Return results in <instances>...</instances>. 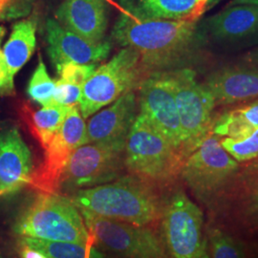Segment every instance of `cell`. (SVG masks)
<instances>
[{"label":"cell","mask_w":258,"mask_h":258,"mask_svg":"<svg viewBox=\"0 0 258 258\" xmlns=\"http://www.w3.org/2000/svg\"><path fill=\"white\" fill-rule=\"evenodd\" d=\"M205 37L197 19H148L135 7L122 10L112 30V39L136 50L148 75L181 68Z\"/></svg>","instance_id":"1"},{"label":"cell","mask_w":258,"mask_h":258,"mask_svg":"<svg viewBox=\"0 0 258 258\" xmlns=\"http://www.w3.org/2000/svg\"><path fill=\"white\" fill-rule=\"evenodd\" d=\"M70 198L80 210L141 227L160 221L166 203L158 185L129 173L107 184L76 190Z\"/></svg>","instance_id":"2"},{"label":"cell","mask_w":258,"mask_h":258,"mask_svg":"<svg viewBox=\"0 0 258 258\" xmlns=\"http://www.w3.org/2000/svg\"><path fill=\"white\" fill-rule=\"evenodd\" d=\"M13 229L20 237L94 244L79 208L58 192H38Z\"/></svg>","instance_id":"3"},{"label":"cell","mask_w":258,"mask_h":258,"mask_svg":"<svg viewBox=\"0 0 258 258\" xmlns=\"http://www.w3.org/2000/svg\"><path fill=\"white\" fill-rule=\"evenodd\" d=\"M184 158L141 113L132 124L124 148L129 174L166 186L180 176Z\"/></svg>","instance_id":"4"},{"label":"cell","mask_w":258,"mask_h":258,"mask_svg":"<svg viewBox=\"0 0 258 258\" xmlns=\"http://www.w3.org/2000/svg\"><path fill=\"white\" fill-rule=\"evenodd\" d=\"M210 222L243 239L258 237V158L243 163L208 209Z\"/></svg>","instance_id":"5"},{"label":"cell","mask_w":258,"mask_h":258,"mask_svg":"<svg viewBox=\"0 0 258 258\" xmlns=\"http://www.w3.org/2000/svg\"><path fill=\"white\" fill-rule=\"evenodd\" d=\"M171 84L182 131V153L184 159L212 133L215 102L203 83L196 81L190 68L166 71Z\"/></svg>","instance_id":"6"},{"label":"cell","mask_w":258,"mask_h":258,"mask_svg":"<svg viewBox=\"0 0 258 258\" xmlns=\"http://www.w3.org/2000/svg\"><path fill=\"white\" fill-rule=\"evenodd\" d=\"M240 165L222 147L220 137L211 133L185 159L180 176L208 209L230 184Z\"/></svg>","instance_id":"7"},{"label":"cell","mask_w":258,"mask_h":258,"mask_svg":"<svg viewBox=\"0 0 258 258\" xmlns=\"http://www.w3.org/2000/svg\"><path fill=\"white\" fill-rule=\"evenodd\" d=\"M148 74L138 52L123 47L107 63L96 69L83 84L80 101L83 119H87L120 96L137 89Z\"/></svg>","instance_id":"8"},{"label":"cell","mask_w":258,"mask_h":258,"mask_svg":"<svg viewBox=\"0 0 258 258\" xmlns=\"http://www.w3.org/2000/svg\"><path fill=\"white\" fill-rule=\"evenodd\" d=\"M80 210V209H79ZM94 245L120 258H167L162 237L150 227L99 216L80 210Z\"/></svg>","instance_id":"9"},{"label":"cell","mask_w":258,"mask_h":258,"mask_svg":"<svg viewBox=\"0 0 258 258\" xmlns=\"http://www.w3.org/2000/svg\"><path fill=\"white\" fill-rule=\"evenodd\" d=\"M125 144L89 143L77 148L61 176L59 188L76 191L113 182L123 175Z\"/></svg>","instance_id":"10"},{"label":"cell","mask_w":258,"mask_h":258,"mask_svg":"<svg viewBox=\"0 0 258 258\" xmlns=\"http://www.w3.org/2000/svg\"><path fill=\"white\" fill-rule=\"evenodd\" d=\"M162 240L170 258H194L205 236L204 213L184 190L178 189L165 203Z\"/></svg>","instance_id":"11"},{"label":"cell","mask_w":258,"mask_h":258,"mask_svg":"<svg viewBox=\"0 0 258 258\" xmlns=\"http://www.w3.org/2000/svg\"><path fill=\"white\" fill-rule=\"evenodd\" d=\"M87 144L86 124L76 105L69 106L64 121L45 149L42 164L33 173L32 185L39 192H57L65 166L77 148Z\"/></svg>","instance_id":"12"},{"label":"cell","mask_w":258,"mask_h":258,"mask_svg":"<svg viewBox=\"0 0 258 258\" xmlns=\"http://www.w3.org/2000/svg\"><path fill=\"white\" fill-rule=\"evenodd\" d=\"M138 89L139 113L144 115L183 155L179 115L166 71L148 75L140 83Z\"/></svg>","instance_id":"13"},{"label":"cell","mask_w":258,"mask_h":258,"mask_svg":"<svg viewBox=\"0 0 258 258\" xmlns=\"http://www.w3.org/2000/svg\"><path fill=\"white\" fill-rule=\"evenodd\" d=\"M46 40L48 54L56 73L67 63H98L109 55L112 47L109 41L92 43L51 19L46 22Z\"/></svg>","instance_id":"14"},{"label":"cell","mask_w":258,"mask_h":258,"mask_svg":"<svg viewBox=\"0 0 258 258\" xmlns=\"http://www.w3.org/2000/svg\"><path fill=\"white\" fill-rule=\"evenodd\" d=\"M138 97L135 90L120 96L104 110L96 113L86 124V142L125 144L136 120Z\"/></svg>","instance_id":"15"},{"label":"cell","mask_w":258,"mask_h":258,"mask_svg":"<svg viewBox=\"0 0 258 258\" xmlns=\"http://www.w3.org/2000/svg\"><path fill=\"white\" fill-rule=\"evenodd\" d=\"M34 173L30 149L16 127L0 131V196L30 184Z\"/></svg>","instance_id":"16"},{"label":"cell","mask_w":258,"mask_h":258,"mask_svg":"<svg viewBox=\"0 0 258 258\" xmlns=\"http://www.w3.org/2000/svg\"><path fill=\"white\" fill-rule=\"evenodd\" d=\"M66 30L92 42L101 43L108 25L106 0H64L55 12Z\"/></svg>","instance_id":"17"},{"label":"cell","mask_w":258,"mask_h":258,"mask_svg":"<svg viewBox=\"0 0 258 258\" xmlns=\"http://www.w3.org/2000/svg\"><path fill=\"white\" fill-rule=\"evenodd\" d=\"M204 86L215 105H231L258 99V66H226L210 75Z\"/></svg>","instance_id":"18"},{"label":"cell","mask_w":258,"mask_h":258,"mask_svg":"<svg viewBox=\"0 0 258 258\" xmlns=\"http://www.w3.org/2000/svg\"><path fill=\"white\" fill-rule=\"evenodd\" d=\"M205 35L219 43L245 42L258 35L257 5H233L205 21Z\"/></svg>","instance_id":"19"},{"label":"cell","mask_w":258,"mask_h":258,"mask_svg":"<svg viewBox=\"0 0 258 258\" xmlns=\"http://www.w3.org/2000/svg\"><path fill=\"white\" fill-rule=\"evenodd\" d=\"M220 0H137L134 5L141 15L148 19L164 20L198 19L206 10Z\"/></svg>","instance_id":"20"},{"label":"cell","mask_w":258,"mask_h":258,"mask_svg":"<svg viewBox=\"0 0 258 258\" xmlns=\"http://www.w3.org/2000/svg\"><path fill=\"white\" fill-rule=\"evenodd\" d=\"M36 30L37 25L33 19L20 20L13 27L9 39L2 50L12 81L35 51L37 44Z\"/></svg>","instance_id":"21"},{"label":"cell","mask_w":258,"mask_h":258,"mask_svg":"<svg viewBox=\"0 0 258 258\" xmlns=\"http://www.w3.org/2000/svg\"><path fill=\"white\" fill-rule=\"evenodd\" d=\"M258 127V99L237 104L214 117L212 133L222 138H240Z\"/></svg>","instance_id":"22"},{"label":"cell","mask_w":258,"mask_h":258,"mask_svg":"<svg viewBox=\"0 0 258 258\" xmlns=\"http://www.w3.org/2000/svg\"><path fill=\"white\" fill-rule=\"evenodd\" d=\"M204 232L211 258H249V244L239 236L210 221Z\"/></svg>","instance_id":"23"},{"label":"cell","mask_w":258,"mask_h":258,"mask_svg":"<svg viewBox=\"0 0 258 258\" xmlns=\"http://www.w3.org/2000/svg\"><path fill=\"white\" fill-rule=\"evenodd\" d=\"M19 242L40 250L47 258H103L94 244L20 237Z\"/></svg>","instance_id":"24"},{"label":"cell","mask_w":258,"mask_h":258,"mask_svg":"<svg viewBox=\"0 0 258 258\" xmlns=\"http://www.w3.org/2000/svg\"><path fill=\"white\" fill-rule=\"evenodd\" d=\"M68 108L67 106L54 104L43 106L36 112H31L28 116V124L42 148H46L55 133L61 127Z\"/></svg>","instance_id":"25"},{"label":"cell","mask_w":258,"mask_h":258,"mask_svg":"<svg viewBox=\"0 0 258 258\" xmlns=\"http://www.w3.org/2000/svg\"><path fill=\"white\" fill-rule=\"evenodd\" d=\"M55 83L48 74L46 65L39 55L37 68L28 84L27 92L30 98L43 106L54 105Z\"/></svg>","instance_id":"26"},{"label":"cell","mask_w":258,"mask_h":258,"mask_svg":"<svg viewBox=\"0 0 258 258\" xmlns=\"http://www.w3.org/2000/svg\"><path fill=\"white\" fill-rule=\"evenodd\" d=\"M223 148L238 163L243 164L258 158V127L240 138H222Z\"/></svg>","instance_id":"27"},{"label":"cell","mask_w":258,"mask_h":258,"mask_svg":"<svg viewBox=\"0 0 258 258\" xmlns=\"http://www.w3.org/2000/svg\"><path fill=\"white\" fill-rule=\"evenodd\" d=\"M97 68V63H67L59 70L57 74L60 77V81L83 87V84L94 74Z\"/></svg>","instance_id":"28"},{"label":"cell","mask_w":258,"mask_h":258,"mask_svg":"<svg viewBox=\"0 0 258 258\" xmlns=\"http://www.w3.org/2000/svg\"><path fill=\"white\" fill-rule=\"evenodd\" d=\"M83 87L58 80L55 83L54 104L61 106H73L81 101Z\"/></svg>","instance_id":"29"},{"label":"cell","mask_w":258,"mask_h":258,"mask_svg":"<svg viewBox=\"0 0 258 258\" xmlns=\"http://www.w3.org/2000/svg\"><path fill=\"white\" fill-rule=\"evenodd\" d=\"M36 0H0V20L19 19L29 15Z\"/></svg>","instance_id":"30"},{"label":"cell","mask_w":258,"mask_h":258,"mask_svg":"<svg viewBox=\"0 0 258 258\" xmlns=\"http://www.w3.org/2000/svg\"><path fill=\"white\" fill-rule=\"evenodd\" d=\"M14 90V81L11 80L8 67L0 50V96L10 94Z\"/></svg>","instance_id":"31"},{"label":"cell","mask_w":258,"mask_h":258,"mask_svg":"<svg viewBox=\"0 0 258 258\" xmlns=\"http://www.w3.org/2000/svg\"><path fill=\"white\" fill-rule=\"evenodd\" d=\"M19 253L20 258H47L40 250L32 248L24 243L19 242Z\"/></svg>","instance_id":"32"},{"label":"cell","mask_w":258,"mask_h":258,"mask_svg":"<svg viewBox=\"0 0 258 258\" xmlns=\"http://www.w3.org/2000/svg\"><path fill=\"white\" fill-rule=\"evenodd\" d=\"M194 258H211L210 252H209V249H208V242H207L206 236H204L202 244H201L200 248L198 249V251L196 252V254L194 255Z\"/></svg>","instance_id":"33"},{"label":"cell","mask_w":258,"mask_h":258,"mask_svg":"<svg viewBox=\"0 0 258 258\" xmlns=\"http://www.w3.org/2000/svg\"><path fill=\"white\" fill-rule=\"evenodd\" d=\"M245 59L249 63L258 65V47L245 55Z\"/></svg>","instance_id":"34"},{"label":"cell","mask_w":258,"mask_h":258,"mask_svg":"<svg viewBox=\"0 0 258 258\" xmlns=\"http://www.w3.org/2000/svg\"><path fill=\"white\" fill-rule=\"evenodd\" d=\"M249 258H258V237L249 244Z\"/></svg>","instance_id":"35"},{"label":"cell","mask_w":258,"mask_h":258,"mask_svg":"<svg viewBox=\"0 0 258 258\" xmlns=\"http://www.w3.org/2000/svg\"><path fill=\"white\" fill-rule=\"evenodd\" d=\"M242 4H249V5H257L258 0H231L229 6L233 5H242Z\"/></svg>","instance_id":"36"},{"label":"cell","mask_w":258,"mask_h":258,"mask_svg":"<svg viewBox=\"0 0 258 258\" xmlns=\"http://www.w3.org/2000/svg\"><path fill=\"white\" fill-rule=\"evenodd\" d=\"M136 0H120V5L123 10H129L134 7Z\"/></svg>","instance_id":"37"},{"label":"cell","mask_w":258,"mask_h":258,"mask_svg":"<svg viewBox=\"0 0 258 258\" xmlns=\"http://www.w3.org/2000/svg\"><path fill=\"white\" fill-rule=\"evenodd\" d=\"M5 33H6V30H5V28L2 27V26H0V40L2 39V37L5 36Z\"/></svg>","instance_id":"38"},{"label":"cell","mask_w":258,"mask_h":258,"mask_svg":"<svg viewBox=\"0 0 258 258\" xmlns=\"http://www.w3.org/2000/svg\"><path fill=\"white\" fill-rule=\"evenodd\" d=\"M0 42H1V40H0Z\"/></svg>","instance_id":"39"},{"label":"cell","mask_w":258,"mask_h":258,"mask_svg":"<svg viewBox=\"0 0 258 258\" xmlns=\"http://www.w3.org/2000/svg\"><path fill=\"white\" fill-rule=\"evenodd\" d=\"M0 258H2V257H1V256H0Z\"/></svg>","instance_id":"40"}]
</instances>
